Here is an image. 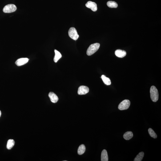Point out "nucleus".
<instances>
[{
    "label": "nucleus",
    "mask_w": 161,
    "mask_h": 161,
    "mask_svg": "<svg viewBox=\"0 0 161 161\" xmlns=\"http://www.w3.org/2000/svg\"><path fill=\"white\" fill-rule=\"evenodd\" d=\"M101 161H108V157L106 150H104L102 151L101 154Z\"/></svg>",
    "instance_id": "11"
},
{
    "label": "nucleus",
    "mask_w": 161,
    "mask_h": 161,
    "mask_svg": "<svg viewBox=\"0 0 161 161\" xmlns=\"http://www.w3.org/2000/svg\"><path fill=\"white\" fill-rule=\"evenodd\" d=\"M48 96L50 98V101L53 103H56L58 102V98L57 95L54 93L50 92L49 93Z\"/></svg>",
    "instance_id": "9"
},
{
    "label": "nucleus",
    "mask_w": 161,
    "mask_h": 161,
    "mask_svg": "<svg viewBox=\"0 0 161 161\" xmlns=\"http://www.w3.org/2000/svg\"><path fill=\"white\" fill-rule=\"evenodd\" d=\"M102 80L105 84L107 85H109L111 84V82L109 78L106 77L104 75H102L101 77Z\"/></svg>",
    "instance_id": "16"
},
{
    "label": "nucleus",
    "mask_w": 161,
    "mask_h": 161,
    "mask_svg": "<svg viewBox=\"0 0 161 161\" xmlns=\"http://www.w3.org/2000/svg\"><path fill=\"white\" fill-rule=\"evenodd\" d=\"M89 88L87 86H81L78 88V94L79 95H85L89 92Z\"/></svg>",
    "instance_id": "6"
},
{
    "label": "nucleus",
    "mask_w": 161,
    "mask_h": 161,
    "mask_svg": "<svg viewBox=\"0 0 161 161\" xmlns=\"http://www.w3.org/2000/svg\"><path fill=\"white\" fill-rule=\"evenodd\" d=\"M144 153L143 152H141L139 153L138 155H137V156L135 159L134 160V161H141L143 159V158L144 156Z\"/></svg>",
    "instance_id": "18"
},
{
    "label": "nucleus",
    "mask_w": 161,
    "mask_h": 161,
    "mask_svg": "<svg viewBox=\"0 0 161 161\" xmlns=\"http://www.w3.org/2000/svg\"><path fill=\"white\" fill-rule=\"evenodd\" d=\"M86 148L84 145H80L78 147V155H81L83 154L85 151Z\"/></svg>",
    "instance_id": "14"
},
{
    "label": "nucleus",
    "mask_w": 161,
    "mask_h": 161,
    "mask_svg": "<svg viewBox=\"0 0 161 161\" xmlns=\"http://www.w3.org/2000/svg\"><path fill=\"white\" fill-rule=\"evenodd\" d=\"M148 132L149 134L150 135L152 138H156L157 137L156 134L154 131L151 128H149L148 129Z\"/></svg>",
    "instance_id": "19"
},
{
    "label": "nucleus",
    "mask_w": 161,
    "mask_h": 161,
    "mask_svg": "<svg viewBox=\"0 0 161 161\" xmlns=\"http://www.w3.org/2000/svg\"><path fill=\"white\" fill-rule=\"evenodd\" d=\"M115 54L116 56L118 57L122 58L125 56L127 53L124 50L118 49L116 50Z\"/></svg>",
    "instance_id": "10"
},
{
    "label": "nucleus",
    "mask_w": 161,
    "mask_h": 161,
    "mask_svg": "<svg viewBox=\"0 0 161 161\" xmlns=\"http://www.w3.org/2000/svg\"><path fill=\"white\" fill-rule=\"evenodd\" d=\"M130 104V101L128 100H125L119 104L118 108L121 110H127L129 107Z\"/></svg>",
    "instance_id": "4"
},
{
    "label": "nucleus",
    "mask_w": 161,
    "mask_h": 161,
    "mask_svg": "<svg viewBox=\"0 0 161 161\" xmlns=\"http://www.w3.org/2000/svg\"><path fill=\"white\" fill-rule=\"evenodd\" d=\"M15 144V142L13 139H9L8 141L7 148L8 150H10L14 147Z\"/></svg>",
    "instance_id": "15"
},
{
    "label": "nucleus",
    "mask_w": 161,
    "mask_h": 161,
    "mask_svg": "<svg viewBox=\"0 0 161 161\" xmlns=\"http://www.w3.org/2000/svg\"><path fill=\"white\" fill-rule=\"evenodd\" d=\"M107 5L108 7L112 8H117L118 7V5L116 2L113 1H109L107 3Z\"/></svg>",
    "instance_id": "17"
},
{
    "label": "nucleus",
    "mask_w": 161,
    "mask_h": 161,
    "mask_svg": "<svg viewBox=\"0 0 161 161\" xmlns=\"http://www.w3.org/2000/svg\"><path fill=\"white\" fill-rule=\"evenodd\" d=\"M100 44L99 43L92 44L89 47L86 51V54L88 56H90L93 55L99 49Z\"/></svg>",
    "instance_id": "1"
},
{
    "label": "nucleus",
    "mask_w": 161,
    "mask_h": 161,
    "mask_svg": "<svg viewBox=\"0 0 161 161\" xmlns=\"http://www.w3.org/2000/svg\"><path fill=\"white\" fill-rule=\"evenodd\" d=\"M1 115V112L0 110V117Z\"/></svg>",
    "instance_id": "20"
},
{
    "label": "nucleus",
    "mask_w": 161,
    "mask_h": 161,
    "mask_svg": "<svg viewBox=\"0 0 161 161\" xmlns=\"http://www.w3.org/2000/svg\"><path fill=\"white\" fill-rule=\"evenodd\" d=\"M29 59L28 58H21L17 60L15 62L16 64L18 66L24 65L28 62Z\"/></svg>",
    "instance_id": "8"
},
{
    "label": "nucleus",
    "mask_w": 161,
    "mask_h": 161,
    "mask_svg": "<svg viewBox=\"0 0 161 161\" xmlns=\"http://www.w3.org/2000/svg\"><path fill=\"white\" fill-rule=\"evenodd\" d=\"M150 97L153 102H156L159 98L158 90L155 86H151L150 89Z\"/></svg>",
    "instance_id": "2"
},
{
    "label": "nucleus",
    "mask_w": 161,
    "mask_h": 161,
    "mask_svg": "<svg viewBox=\"0 0 161 161\" xmlns=\"http://www.w3.org/2000/svg\"><path fill=\"white\" fill-rule=\"evenodd\" d=\"M55 53V56L54 58V62L56 63L59 59L62 57V56L61 53L56 50H54Z\"/></svg>",
    "instance_id": "13"
},
{
    "label": "nucleus",
    "mask_w": 161,
    "mask_h": 161,
    "mask_svg": "<svg viewBox=\"0 0 161 161\" xmlns=\"http://www.w3.org/2000/svg\"><path fill=\"white\" fill-rule=\"evenodd\" d=\"M86 7L91 9L93 11H96L97 10L96 4L95 2L89 1L86 4Z\"/></svg>",
    "instance_id": "7"
},
{
    "label": "nucleus",
    "mask_w": 161,
    "mask_h": 161,
    "mask_svg": "<svg viewBox=\"0 0 161 161\" xmlns=\"http://www.w3.org/2000/svg\"><path fill=\"white\" fill-rule=\"evenodd\" d=\"M68 34L70 38L75 40H76L79 37L76 29L74 27L70 28L69 29Z\"/></svg>",
    "instance_id": "3"
},
{
    "label": "nucleus",
    "mask_w": 161,
    "mask_h": 161,
    "mask_svg": "<svg viewBox=\"0 0 161 161\" xmlns=\"http://www.w3.org/2000/svg\"><path fill=\"white\" fill-rule=\"evenodd\" d=\"M133 136V133L131 131H128L124 134L123 137L126 140H128L131 139Z\"/></svg>",
    "instance_id": "12"
},
{
    "label": "nucleus",
    "mask_w": 161,
    "mask_h": 161,
    "mask_svg": "<svg viewBox=\"0 0 161 161\" xmlns=\"http://www.w3.org/2000/svg\"><path fill=\"white\" fill-rule=\"evenodd\" d=\"M17 9V8L15 5L10 4L4 7L3 11L5 13H11L15 11Z\"/></svg>",
    "instance_id": "5"
}]
</instances>
